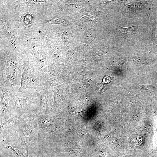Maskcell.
<instances>
[{
    "mask_svg": "<svg viewBox=\"0 0 157 157\" xmlns=\"http://www.w3.org/2000/svg\"><path fill=\"white\" fill-rule=\"evenodd\" d=\"M0 59V83L10 87L15 92L19 91L23 72L22 63L9 51L1 52Z\"/></svg>",
    "mask_w": 157,
    "mask_h": 157,
    "instance_id": "obj_1",
    "label": "cell"
},
{
    "mask_svg": "<svg viewBox=\"0 0 157 157\" xmlns=\"http://www.w3.org/2000/svg\"><path fill=\"white\" fill-rule=\"evenodd\" d=\"M36 90L31 88L14 92L11 102L12 115L34 114Z\"/></svg>",
    "mask_w": 157,
    "mask_h": 157,
    "instance_id": "obj_2",
    "label": "cell"
},
{
    "mask_svg": "<svg viewBox=\"0 0 157 157\" xmlns=\"http://www.w3.org/2000/svg\"><path fill=\"white\" fill-rule=\"evenodd\" d=\"M23 68L19 91L28 88L39 91L50 88L49 84L42 76L40 70L30 63L24 61Z\"/></svg>",
    "mask_w": 157,
    "mask_h": 157,
    "instance_id": "obj_3",
    "label": "cell"
},
{
    "mask_svg": "<svg viewBox=\"0 0 157 157\" xmlns=\"http://www.w3.org/2000/svg\"><path fill=\"white\" fill-rule=\"evenodd\" d=\"M14 92L10 87L0 83V123L12 116L11 102Z\"/></svg>",
    "mask_w": 157,
    "mask_h": 157,
    "instance_id": "obj_4",
    "label": "cell"
},
{
    "mask_svg": "<svg viewBox=\"0 0 157 157\" xmlns=\"http://www.w3.org/2000/svg\"><path fill=\"white\" fill-rule=\"evenodd\" d=\"M51 88L37 91L35 95V114H48L52 103L53 96Z\"/></svg>",
    "mask_w": 157,
    "mask_h": 157,
    "instance_id": "obj_5",
    "label": "cell"
},
{
    "mask_svg": "<svg viewBox=\"0 0 157 157\" xmlns=\"http://www.w3.org/2000/svg\"><path fill=\"white\" fill-rule=\"evenodd\" d=\"M18 128L22 132L23 139L28 144H30L38 135L32 124L29 114L19 116Z\"/></svg>",
    "mask_w": 157,
    "mask_h": 157,
    "instance_id": "obj_6",
    "label": "cell"
},
{
    "mask_svg": "<svg viewBox=\"0 0 157 157\" xmlns=\"http://www.w3.org/2000/svg\"><path fill=\"white\" fill-rule=\"evenodd\" d=\"M18 117L12 115L7 120L1 123L0 138H5L7 134L15 131L18 129Z\"/></svg>",
    "mask_w": 157,
    "mask_h": 157,
    "instance_id": "obj_7",
    "label": "cell"
},
{
    "mask_svg": "<svg viewBox=\"0 0 157 157\" xmlns=\"http://www.w3.org/2000/svg\"><path fill=\"white\" fill-rule=\"evenodd\" d=\"M1 145L4 147L10 149L13 151L18 157H29L28 156V145L24 140L21 142L20 146L15 148L11 146L7 141L5 138H0Z\"/></svg>",
    "mask_w": 157,
    "mask_h": 157,
    "instance_id": "obj_8",
    "label": "cell"
},
{
    "mask_svg": "<svg viewBox=\"0 0 157 157\" xmlns=\"http://www.w3.org/2000/svg\"><path fill=\"white\" fill-rule=\"evenodd\" d=\"M119 27V34L121 39L130 38L133 35L135 31V26L128 28Z\"/></svg>",
    "mask_w": 157,
    "mask_h": 157,
    "instance_id": "obj_9",
    "label": "cell"
},
{
    "mask_svg": "<svg viewBox=\"0 0 157 157\" xmlns=\"http://www.w3.org/2000/svg\"><path fill=\"white\" fill-rule=\"evenodd\" d=\"M22 17V23L27 26L31 25L33 22V16L31 14H25Z\"/></svg>",
    "mask_w": 157,
    "mask_h": 157,
    "instance_id": "obj_10",
    "label": "cell"
},
{
    "mask_svg": "<svg viewBox=\"0 0 157 157\" xmlns=\"http://www.w3.org/2000/svg\"><path fill=\"white\" fill-rule=\"evenodd\" d=\"M155 43L157 44V29L156 30V31L155 34Z\"/></svg>",
    "mask_w": 157,
    "mask_h": 157,
    "instance_id": "obj_11",
    "label": "cell"
},
{
    "mask_svg": "<svg viewBox=\"0 0 157 157\" xmlns=\"http://www.w3.org/2000/svg\"></svg>",
    "mask_w": 157,
    "mask_h": 157,
    "instance_id": "obj_12",
    "label": "cell"
}]
</instances>
